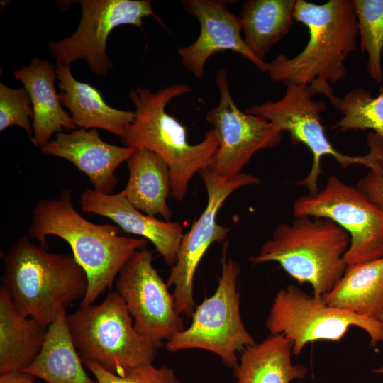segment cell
Segmentation results:
<instances>
[{"label":"cell","mask_w":383,"mask_h":383,"mask_svg":"<svg viewBox=\"0 0 383 383\" xmlns=\"http://www.w3.org/2000/svg\"><path fill=\"white\" fill-rule=\"evenodd\" d=\"M121 231L116 224H96L86 219L76 210L72 191L64 189L56 199L37 201L28 233L45 249L48 235L68 243L87 274L88 288L79 306L85 307L111 288L135 252L148 245L146 239L122 236Z\"/></svg>","instance_id":"6da1fadb"},{"label":"cell","mask_w":383,"mask_h":383,"mask_svg":"<svg viewBox=\"0 0 383 383\" xmlns=\"http://www.w3.org/2000/svg\"><path fill=\"white\" fill-rule=\"evenodd\" d=\"M3 259L1 287L15 309L47 327L87 293V274L72 255L49 252L28 236L10 246Z\"/></svg>","instance_id":"7a4b0ae2"},{"label":"cell","mask_w":383,"mask_h":383,"mask_svg":"<svg viewBox=\"0 0 383 383\" xmlns=\"http://www.w3.org/2000/svg\"><path fill=\"white\" fill-rule=\"evenodd\" d=\"M294 18L307 27L309 39L294 57L279 54L267 62L271 79L313 89L343 79L345 62L356 50L359 38L353 0H329L322 4L296 0Z\"/></svg>","instance_id":"3957f363"},{"label":"cell","mask_w":383,"mask_h":383,"mask_svg":"<svg viewBox=\"0 0 383 383\" xmlns=\"http://www.w3.org/2000/svg\"><path fill=\"white\" fill-rule=\"evenodd\" d=\"M190 90L181 82L157 91L142 87L133 88L128 96L135 107V118L122 138L124 146L150 150L165 162L170 174L171 196L178 201L185 198L191 179L209 165L218 147L212 128L201 142L189 144L186 127L166 112L172 99Z\"/></svg>","instance_id":"277c9868"},{"label":"cell","mask_w":383,"mask_h":383,"mask_svg":"<svg viewBox=\"0 0 383 383\" xmlns=\"http://www.w3.org/2000/svg\"><path fill=\"white\" fill-rule=\"evenodd\" d=\"M350 240L348 233L328 218L299 216L279 224L250 261L253 265L277 262L298 282L311 284L313 295L323 296L345 272Z\"/></svg>","instance_id":"5b68a950"},{"label":"cell","mask_w":383,"mask_h":383,"mask_svg":"<svg viewBox=\"0 0 383 383\" xmlns=\"http://www.w3.org/2000/svg\"><path fill=\"white\" fill-rule=\"evenodd\" d=\"M285 94L280 99L266 101L245 109L247 113L262 117L282 131H287L293 144H304L313 155L310 172L296 182L305 187L309 194L319 191L318 178L323 170L321 160L323 156L333 157L341 167L362 165L383 175V139L374 133L367 135V154L360 156L345 155L334 148L327 138L321 124V113L326 108L324 101H314L315 95L309 86L284 82Z\"/></svg>","instance_id":"8992f818"},{"label":"cell","mask_w":383,"mask_h":383,"mask_svg":"<svg viewBox=\"0 0 383 383\" xmlns=\"http://www.w3.org/2000/svg\"><path fill=\"white\" fill-rule=\"evenodd\" d=\"M68 330L82 361L89 360L121 374L152 364L158 344L140 335L116 291L99 304L79 307L67 315Z\"/></svg>","instance_id":"52a82bcc"},{"label":"cell","mask_w":383,"mask_h":383,"mask_svg":"<svg viewBox=\"0 0 383 383\" xmlns=\"http://www.w3.org/2000/svg\"><path fill=\"white\" fill-rule=\"evenodd\" d=\"M228 243H223L221 274L216 292L196 306L191 325L166 342L169 352L202 349L218 355L233 370L237 353L256 342L245 327L240 309L238 279L240 265L228 257Z\"/></svg>","instance_id":"ba28073f"},{"label":"cell","mask_w":383,"mask_h":383,"mask_svg":"<svg viewBox=\"0 0 383 383\" xmlns=\"http://www.w3.org/2000/svg\"><path fill=\"white\" fill-rule=\"evenodd\" d=\"M265 326L271 335L289 340L295 355L311 342L340 340L352 326L364 330L372 347L383 343L378 321L329 306L323 296H311L294 284L276 294Z\"/></svg>","instance_id":"9c48e42d"},{"label":"cell","mask_w":383,"mask_h":383,"mask_svg":"<svg viewBox=\"0 0 383 383\" xmlns=\"http://www.w3.org/2000/svg\"><path fill=\"white\" fill-rule=\"evenodd\" d=\"M295 217L328 218L345 230L350 245L343 256L348 265L383 257V209L372 202L357 187L335 175L322 189L299 197L294 203Z\"/></svg>","instance_id":"30bf717a"},{"label":"cell","mask_w":383,"mask_h":383,"mask_svg":"<svg viewBox=\"0 0 383 383\" xmlns=\"http://www.w3.org/2000/svg\"><path fill=\"white\" fill-rule=\"evenodd\" d=\"M204 183L207 204L188 232L183 235L176 263L172 266L167 284L174 286L173 296L178 313L192 316L196 305L194 282L198 266L209 248L214 243H225L229 229L216 222L217 213L228 197L238 189L260 183L251 174L240 173L230 179L216 175L207 167L199 172Z\"/></svg>","instance_id":"8fae6325"},{"label":"cell","mask_w":383,"mask_h":383,"mask_svg":"<svg viewBox=\"0 0 383 383\" xmlns=\"http://www.w3.org/2000/svg\"><path fill=\"white\" fill-rule=\"evenodd\" d=\"M216 83L219 101L207 112L206 119L213 126L218 147L208 167L220 177L230 179L241 173L257 151L279 145L282 131L266 119L238 109L225 69L217 71Z\"/></svg>","instance_id":"7c38bea8"},{"label":"cell","mask_w":383,"mask_h":383,"mask_svg":"<svg viewBox=\"0 0 383 383\" xmlns=\"http://www.w3.org/2000/svg\"><path fill=\"white\" fill-rule=\"evenodd\" d=\"M82 17L75 33L48 45L52 57L59 63L70 66L82 59L91 71L104 77L113 63L107 56V39L117 26L143 25V18L152 16L163 26L148 0H81Z\"/></svg>","instance_id":"4fadbf2b"},{"label":"cell","mask_w":383,"mask_h":383,"mask_svg":"<svg viewBox=\"0 0 383 383\" xmlns=\"http://www.w3.org/2000/svg\"><path fill=\"white\" fill-rule=\"evenodd\" d=\"M116 287L135 330L160 347L185 328L173 294L153 267L152 255L147 248L135 252L125 264Z\"/></svg>","instance_id":"5bb4252c"},{"label":"cell","mask_w":383,"mask_h":383,"mask_svg":"<svg viewBox=\"0 0 383 383\" xmlns=\"http://www.w3.org/2000/svg\"><path fill=\"white\" fill-rule=\"evenodd\" d=\"M182 4L200 25L197 39L177 49L182 65L196 79L202 78L205 65L212 55L226 50L238 53L261 72H267V62L258 60L248 50L241 35L239 17L230 11L223 1L183 0Z\"/></svg>","instance_id":"9a60e30c"},{"label":"cell","mask_w":383,"mask_h":383,"mask_svg":"<svg viewBox=\"0 0 383 383\" xmlns=\"http://www.w3.org/2000/svg\"><path fill=\"white\" fill-rule=\"evenodd\" d=\"M79 204L82 212L108 218L125 232L150 241L166 265L176 263L184 235L181 223L158 220L138 211L122 192L103 194L87 188L81 194Z\"/></svg>","instance_id":"2e32d148"},{"label":"cell","mask_w":383,"mask_h":383,"mask_svg":"<svg viewBox=\"0 0 383 383\" xmlns=\"http://www.w3.org/2000/svg\"><path fill=\"white\" fill-rule=\"evenodd\" d=\"M43 153L70 161L87 175L94 190L111 194L117 184L116 170L135 149L104 142L96 129L57 133L40 148Z\"/></svg>","instance_id":"e0dca14e"},{"label":"cell","mask_w":383,"mask_h":383,"mask_svg":"<svg viewBox=\"0 0 383 383\" xmlns=\"http://www.w3.org/2000/svg\"><path fill=\"white\" fill-rule=\"evenodd\" d=\"M13 77L20 80L28 92L33 111V143L41 148L54 133L63 129L77 128L66 112L55 87L56 70L48 60L33 57L29 65L16 69Z\"/></svg>","instance_id":"ac0fdd59"},{"label":"cell","mask_w":383,"mask_h":383,"mask_svg":"<svg viewBox=\"0 0 383 383\" xmlns=\"http://www.w3.org/2000/svg\"><path fill=\"white\" fill-rule=\"evenodd\" d=\"M55 70L60 101L69 110L76 126L103 129L123 138L135 118V111L108 105L95 87L74 77L70 66L57 62Z\"/></svg>","instance_id":"d6986e66"},{"label":"cell","mask_w":383,"mask_h":383,"mask_svg":"<svg viewBox=\"0 0 383 383\" xmlns=\"http://www.w3.org/2000/svg\"><path fill=\"white\" fill-rule=\"evenodd\" d=\"M128 180L121 192L138 211L160 216L169 221L172 211L167 204L171 196V179L165 162L154 152L135 149L126 160Z\"/></svg>","instance_id":"ffe728a7"},{"label":"cell","mask_w":383,"mask_h":383,"mask_svg":"<svg viewBox=\"0 0 383 383\" xmlns=\"http://www.w3.org/2000/svg\"><path fill=\"white\" fill-rule=\"evenodd\" d=\"M292 347L285 337L271 334L247 347L234 370L236 383H291L304 379L307 367L292 362Z\"/></svg>","instance_id":"44dd1931"},{"label":"cell","mask_w":383,"mask_h":383,"mask_svg":"<svg viewBox=\"0 0 383 383\" xmlns=\"http://www.w3.org/2000/svg\"><path fill=\"white\" fill-rule=\"evenodd\" d=\"M323 298L329 306L378 321L383 311V257L348 265Z\"/></svg>","instance_id":"7402d4cb"},{"label":"cell","mask_w":383,"mask_h":383,"mask_svg":"<svg viewBox=\"0 0 383 383\" xmlns=\"http://www.w3.org/2000/svg\"><path fill=\"white\" fill-rule=\"evenodd\" d=\"M48 327L15 309L10 296L0 287V374L21 371L41 351Z\"/></svg>","instance_id":"603a6c76"},{"label":"cell","mask_w":383,"mask_h":383,"mask_svg":"<svg viewBox=\"0 0 383 383\" xmlns=\"http://www.w3.org/2000/svg\"><path fill=\"white\" fill-rule=\"evenodd\" d=\"M70 336L66 311L48 326L43 348L21 370L47 383H98L86 372Z\"/></svg>","instance_id":"cb8c5ba5"},{"label":"cell","mask_w":383,"mask_h":383,"mask_svg":"<svg viewBox=\"0 0 383 383\" xmlns=\"http://www.w3.org/2000/svg\"><path fill=\"white\" fill-rule=\"evenodd\" d=\"M296 0H247L239 18L243 40L248 50L261 61L273 45L290 31Z\"/></svg>","instance_id":"d4e9b609"},{"label":"cell","mask_w":383,"mask_h":383,"mask_svg":"<svg viewBox=\"0 0 383 383\" xmlns=\"http://www.w3.org/2000/svg\"><path fill=\"white\" fill-rule=\"evenodd\" d=\"M321 94L341 111L343 116L333 126L339 131L370 129L383 139V89L376 97L362 88L355 89L343 97L333 94V87L324 89Z\"/></svg>","instance_id":"484cf974"},{"label":"cell","mask_w":383,"mask_h":383,"mask_svg":"<svg viewBox=\"0 0 383 383\" xmlns=\"http://www.w3.org/2000/svg\"><path fill=\"white\" fill-rule=\"evenodd\" d=\"M355 7L362 52L367 54V71L374 81L383 79V0H353Z\"/></svg>","instance_id":"4316f807"},{"label":"cell","mask_w":383,"mask_h":383,"mask_svg":"<svg viewBox=\"0 0 383 383\" xmlns=\"http://www.w3.org/2000/svg\"><path fill=\"white\" fill-rule=\"evenodd\" d=\"M83 362L98 383H180L173 370L165 365L157 367L152 364L144 365L117 374L94 362Z\"/></svg>","instance_id":"83f0119b"},{"label":"cell","mask_w":383,"mask_h":383,"mask_svg":"<svg viewBox=\"0 0 383 383\" xmlns=\"http://www.w3.org/2000/svg\"><path fill=\"white\" fill-rule=\"evenodd\" d=\"M33 111L25 87L13 89L0 83V131L18 126L32 137Z\"/></svg>","instance_id":"f1b7e54d"},{"label":"cell","mask_w":383,"mask_h":383,"mask_svg":"<svg viewBox=\"0 0 383 383\" xmlns=\"http://www.w3.org/2000/svg\"><path fill=\"white\" fill-rule=\"evenodd\" d=\"M357 187L372 202L383 209V175L370 170L359 180Z\"/></svg>","instance_id":"f546056e"},{"label":"cell","mask_w":383,"mask_h":383,"mask_svg":"<svg viewBox=\"0 0 383 383\" xmlns=\"http://www.w3.org/2000/svg\"><path fill=\"white\" fill-rule=\"evenodd\" d=\"M34 377L23 371H13L1 374L0 383H38Z\"/></svg>","instance_id":"4dcf8cb0"},{"label":"cell","mask_w":383,"mask_h":383,"mask_svg":"<svg viewBox=\"0 0 383 383\" xmlns=\"http://www.w3.org/2000/svg\"><path fill=\"white\" fill-rule=\"evenodd\" d=\"M371 371L378 374H383V366L379 368L372 369Z\"/></svg>","instance_id":"1f68e13d"},{"label":"cell","mask_w":383,"mask_h":383,"mask_svg":"<svg viewBox=\"0 0 383 383\" xmlns=\"http://www.w3.org/2000/svg\"><path fill=\"white\" fill-rule=\"evenodd\" d=\"M379 322L380 323V324L382 325V328H383V311L379 318Z\"/></svg>","instance_id":"d6a6232c"}]
</instances>
